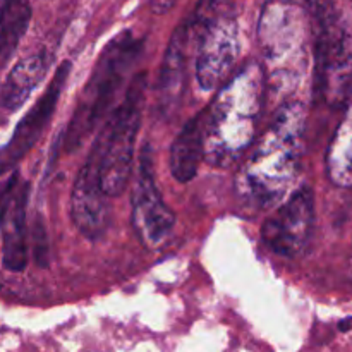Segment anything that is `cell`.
Instances as JSON below:
<instances>
[{"mask_svg":"<svg viewBox=\"0 0 352 352\" xmlns=\"http://www.w3.org/2000/svg\"><path fill=\"white\" fill-rule=\"evenodd\" d=\"M327 174L339 188H352V109L344 116L330 141Z\"/></svg>","mask_w":352,"mask_h":352,"instance_id":"16","label":"cell"},{"mask_svg":"<svg viewBox=\"0 0 352 352\" xmlns=\"http://www.w3.org/2000/svg\"><path fill=\"white\" fill-rule=\"evenodd\" d=\"M50 58L47 54H33L17 62L7 74L0 88V107L6 110L21 109L28 102L34 89L45 79Z\"/></svg>","mask_w":352,"mask_h":352,"instance_id":"14","label":"cell"},{"mask_svg":"<svg viewBox=\"0 0 352 352\" xmlns=\"http://www.w3.org/2000/svg\"><path fill=\"white\" fill-rule=\"evenodd\" d=\"M177 0H151V10L155 14H165L175 6Z\"/></svg>","mask_w":352,"mask_h":352,"instance_id":"20","label":"cell"},{"mask_svg":"<svg viewBox=\"0 0 352 352\" xmlns=\"http://www.w3.org/2000/svg\"><path fill=\"white\" fill-rule=\"evenodd\" d=\"M191 48L195 50V36L189 19L182 23L172 34V40L162 62L158 78V105L164 110L177 107L186 86L188 58Z\"/></svg>","mask_w":352,"mask_h":352,"instance_id":"12","label":"cell"},{"mask_svg":"<svg viewBox=\"0 0 352 352\" xmlns=\"http://www.w3.org/2000/svg\"><path fill=\"white\" fill-rule=\"evenodd\" d=\"M33 250H34V260L40 267H47L48 265V237L45 232V227L41 220L36 219L33 230Z\"/></svg>","mask_w":352,"mask_h":352,"instance_id":"19","label":"cell"},{"mask_svg":"<svg viewBox=\"0 0 352 352\" xmlns=\"http://www.w3.org/2000/svg\"><path fill=\"white\" fill-rule=\"evenodd\" d=\"M144 41L131 31L117 34L100 55L91 76L79 93L78 105L64 131V150L74 153L112 113L120 89L141 57Z\"/></svg>","mask_w":352,"mask_h":352,"instance_id":"3","label":"cell"},{"mask_svg":"<svg viewBox=\"0 0 352 352\" xmlns=\"http://www.w3.org/2000/svg\"><path fill=\"white\" fill-rule=\"evenodd\" d=\"M146 86V72L131 79L122 100L107 117L93 143L91 153L98 162L100 184L109 198L122 195L133 175L134 144L141 127Z\"/></svg>","mask_w":352,"mask_h":352,"instance_id":"5","label":"cell"},{"mask_svg":"<svg viewBox=\"0 0 352 352\" xmlns=\"http://www.w3.org/2000/svg\"><path fill=\"white\" fill-rule=\"evenodd\" d=\"M30 198V184L17 186L10 201L9 212L3 220V246L2 263L9 272H23L28 267V241H26V208Z\"/></svg>","mask_w":352,"mask_h":352,"instance_id":"13","label":"cell"},{"mask_svg":"<svg viewBox=\"0 0 352 352\" xmlns=\"http://www.w3.org/2000/svg\"><path fill=\"white\" fill-rule=\"evenodd\" d=\"M189 23L195 36L196 81L205 91H212L232 76L239 54L232 2L199 0Z\"/></svg>","mask_w":352,"mask_h":352,"instance_id":"7","label":"cell"},{"mask_svg":"<svg viewBox=\"0 0 352 352\" xmlns=\"http://www.w3.org/2000/svg\"><path fill=\"white\" fill-rule=\"evenodd\" d=\"M203 110L186 122L170 148L172 177L181 184L192 181L198 174L201 160H205L203 141Z\"/></svg>","mask_w":352,"mask_h":352,"instance_id":"15","label":"cell"},{"mask_svg":"<svg viewBox=\"0 0 352 352\" xmlns=\"http://www.w3.org/2000/svg\"><path fill=\"white\" fill-rule=\"evenodd\" d=\"M17 186H19V172L17 170H14L9 177L0 181V232H2L3 220H6L7 212H9L10 201H12Z\"/></svg>","mask_w":352,"mask_h":352,"instance_id":"18","label":"cell"},{"mask_svg":"<svg viewBox=\"0 0 352 352\" xmlns=\"http://www.w3.org/2000/svg\"><path fill=\"white\" fill-rule=\"evenodd\" d=\"M109 196L100 184L98 162L89 151L88 158L78 172L71 195V217L76 229L89 241L105 234L110 222Z\"/></svg>","mask_w":352,"mask_h":352,"instance_id":"11","label":"cell"},{"mask_svg":"<svg viewBox=\"0 0 352 352\" xmlns=\"http://www.w3.org/2000/svg\"><path fill=\"white\" fill-rule=\"evenodd\" d=\"M258 47L261 52L267 89L285 95L305 76V14L292 0H270L258 21Z\"/></svg>","mask_w":352,"mask_h":352,"instance_id":"4","label":"cell"},{"mask_svg":"<svg viewBox=\"0 0 352 352\" xmlns=\"http://www.w3.org/2000/svg\"><path fill=\"white\" fill-rule=\"evenodd\" d=\"M136 168L133 186V227L141 243L150 250L164 246L175 227V213L165 203L155 182L153 158L148 144H144Z\"/></svg>","mask_w":352,"mask_h":352,"instance_id":"9","label":"cell"},{"mask_svg":"<svg viewBox=\"0 0 352 352\" xmlns=\"http://www.w3.org/2000/svg\"><path fill=\"white\" fill-rule=\"evenodd\" d=\"M71 67L72 65L69 60H64L58 65L50 85L43 91V95L28 110L26 116L21 119V122L14 129L9 143L0 150V175L6 174L12 167H16L23 160L24 155L36 144L41 134L45 133L48 122H50L55 110H57L62 91H64L65 85H67Z\"/></svg>","mask_w":352,"mask_h":352,"instance_id":"10","label":"cell"},{"mask_svg":"<svg viewBox=\"0 0 352 352\" xmlns=\"http://www.w3.org/2000/svg\"><path fill=\"white\" fill-rule=\"evenodd\" d=\"M30 19L31 7L26 0H6L0 6V69L16 52Z\"/></svg>","mask_w":352,"mask_h":352,"instance_id":"17","label":"cell"},{"mask_svg":"<svg viewBox=\"0 0 352 352\" xmlns=\"http://www.w3.org/2000/svg\"><path fill=\"white\" fill-rule=\"evenodd\" d=\"M315 227V195L301 186L287 196L261 226V241L272 253L298 258L308 248Z\"/></svg>","mask_w":352,"mask_h":352,"instance_id":"8","label":"cell"},{"mask_svg":"<svg viewBox=\"0 0 352 352\" xmlns=\"http://www.w3.org/2000/svg\"><path fill=\"white\" fill-rule=\"evenodd\" d=\"M315 36L316 93L329 105H342L352 88V24L323 0H306Z\"/></svg>","mask_w":352,"mask_h":352,"instance_id":"6","label":"cell"},{"mask_svg":"<svg viewBox=\"0 0 352 352\" xmlns=\"http://www.w3.org/2000/svg\"><path fill=\"white\" fill-rule=\"evenodd\" d=\"M305 131V105L298 100L282 103L236 174L234 191L244 210H274L291 195L301 172Z\"/></svg>","mask_w":352,"mask_h":352,"instance_id":"1","label":"cell"},{"mask_svg":"<svg viewBox=\"0 0 352 352\" xmlns=\"http://www.w3.org/2000/svg\"><path fill=\"white\" fill-rule=\"evenodd\" d=\"M267 82L260 62L250 60L219 88L203 110L205 160L227 168L243 160L256 140Z\"/></svg>","mask_w":352,"mask_h":352,"instance_id":"2","label":"cell"}]
</instances>
